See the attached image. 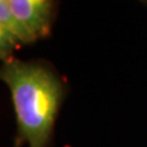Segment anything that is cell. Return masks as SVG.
<instances>
[{"label": "cell", "mask_w": 147, "mask_h": 147, "mask_svg": "<svg viewBox=\"0 0 147 147\" xmlns=\"http://www.w3.org/2000/svg\"><path fill=\"white\" fill-rule=\"evenodd\" d=\"M32 43L30 37L13 17L7 0H0V57L3 60L12 57V52L24 44Z\"/></svg>", "instance_id": "cell-3"}, {"label": "cell", "mask_w": 147, "mask_h": 147, "mask_svg": "<svg viewBox=\"0 0 147 147\" xmlns=\"http://www.w3.org/2000/svg\"><path fill=\"white\" fill-rule=\"evenodd\" d=\"M13 17L31 42L49 34L53 17V0H7Z\"/></svg>", "instance_id": "cell-2"}, {"label": "cell", "mask_w": 147, "mask_h": 147, "mask_svg": "<svg viewBox=\"0 0 147 147\" xmlns=\"http://www.w3.org/2000/svg\"><path fill=\"white\" fill-rule=\"evenodd\" d=\"M1 80L11 93L17 124V146L48 147L64 97L63 84L48 66L16 58L4 60Z\"/></svg>", "instance_id": "cell-1"}]
</instances>
